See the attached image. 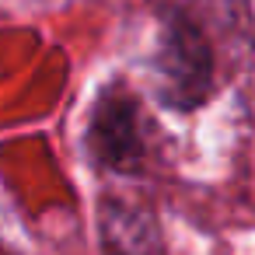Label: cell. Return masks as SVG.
Listing matches in <instances>:
<instances>
[]
</instances>
